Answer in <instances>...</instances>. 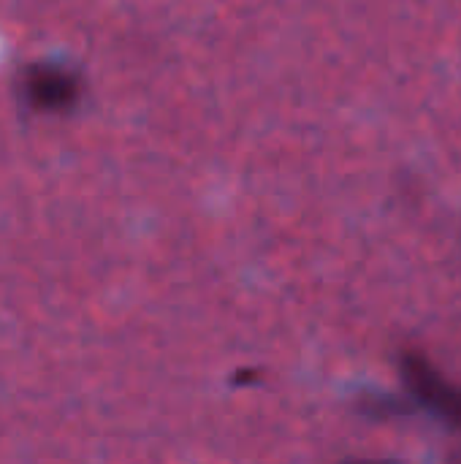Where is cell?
<instances>
[{
  "mask_svg": "<svg viewBox=\"0 0 461 464\" xmlns=\"http://www.w3.org/2000/svg\"><path fill=\"white\" fill-rule=\"evenodd\" d=\"M24 92L33 106L46 111L68 109L79 95V82L73 73L57 68V65H35L30 68L24 79Z\"/></svg>",
  "mask_w": 461,
  "mask_h": 464,
  "instance_id": "cell-2",
  "label": "cell"
},
{
  "mask_svg": "<svg viewBox=\"0 0 461 464\" xmlns=\"http://www.w3.org/2000/svg\"><path fill=\"white\" fill-rule=\"evenodd\" d=\"M402 381L410 400L440 424L461 430V389L448 383L421 353L402 359Z\"/></svg>",
  "mask_w": 461,
  "mask_h": 464,
  "instance_id": "cell-1",
  "label": "cell"
}]
</instances>
